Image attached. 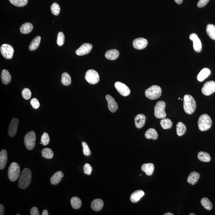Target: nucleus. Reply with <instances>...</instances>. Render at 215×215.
I'll return each instance as SVG.
<instances>
[{"label": "nucleus", "instance_id": "46", "mask_svg": "<svg viewBox=\"0 0 215 215\" xmlns=\"http://www.w3.org/2000/svg\"><path fill=\"white\" fill-rule=\"evenodd\" d=\"M209 1L210 0H199L198 4H197V6L199 8H202V7L207 5Z\"/></svg>", "mask_w": 215, "mask_h": 215}, {"label": "nucleus", "instance_id": "48", "mask_svg": "<svg viewBox=\"0 0 215 215\" xmlns=\"http://www.w3.org/2000/svg\"><path fill=\"white\" fill-rule=\"evenodd\" d=\"M4 213V207L2 204L0 205V215H3Z\"/></svg>", "mask_w": 215, "mask_h": 215}, {"label": "nucleus", "instance_id": "33", "mask_svg": "<svg viewBox=\"0 0 215 215\" xmlns=\"http://www.w3.org/2000/svg\"><path fill=\"white\" fill-rule=\"evenodd\" d=\"M72 207L75 209L80 208L82 205V202L80 198L77 197H73L71 200Z\"/></svg>", "mask_w": 215, "mask_h": 215}, {"label": "nucleus", "instance_id": "2", "mask_svg": "<svg viewBox=\"0 0 215 215\" xmlns=\"http://www.w3.org/2000/svg\"><path fill=\"white\" fill-rule=\"evenodd\" d=\"M184 109L185 113L188 114H193L195 111L197 104L192 96L185 95L184 97Z\"/></svg>", "mask_w": 215, "mask_h": 215}, {"label": "nucleus", "instance_id": "25", "mask_svg": "<svg viewBox=\"0 0 215 215\" xmlns=\"http://www.w3.org/2000/svg\"><path fill=\"white\" fill-rule=\"evenodd\" d=\"M211 72L209 69L204 68L200 71L197 76V80L199 81L202 82L210 76Z\"/></svg>", "mask_w": 215, "mask_h": 215}, {"label": "nucleus", "instance_id": "45", "mask_svg": "<svg viewBox=\"0 0 215 215\" xmlns=\"http://www.w3.org/2000/svg\"><path fill=\"white\" fill-rule=\"evenodd\" d=\"M30 103L32 107L35 109L39 108V107H40V103H39L38 100L36 98H32L31 100Z\"/></svg>", "mask_w": 215, "mask_h": 215}, {"label": "nucleus", "instance_id": "52", "mask_svg": "<svg viewBox=\"0 0 215 215\" xmlns=\"http://www.w3.org/2000/svg\"><path fill=\"white\" fill-rule=\"evenodd\" d=\"M196 214L195 213H190L189 215H195Z\"/></svg>", "mask_w": 215, "mask_h": 215}, {"label": "nucleus", "instance_id": "51", "mask_svg": "<svg viewBox=\"0 0 215 215\" xmlns=\"http://www.w3.org/2000/svg\"><path fill=\"white\" fill-rule=\"evenodd\" d=\"M164 215H173V214L171 213L170 212H167L166 213H165Z\"/></svg>", "mask_w": 215, "mask_h": 215}, {"label": "nucleus", "instance_id": "43", "mask_svg": "<svg viewBox=\"0 0 215 215\" xmlns=\"http://www.w3.org/2000/svg\"><path fill=\"white\" fill-rule=\"evenodd\" d=\"M82 146L83 148V153L84 155L86 156H89L91 155V151L89 148L87 144L85 142H82Z\"/></svg>", "mask_w": 215, "mask_h": 215}, {"label": "nucleus", "instance_id": "44", "mask_svg": "<svg viewBox=\"0 0 215 215\" xmlns=\"http://www.w3.org/2000/svg\"><path fill=\"white\" fill-rule=\"evenodd\" d=\"M84 173L85 174L90 175L92 172V168L89 163H86L83 167Z\"/></svg>", "mask_w": 215, "mask_h": 215}, {"label": "nucleus", "instance_id": "49", "mask_svg": "<svg viewBox=\"0 0 215 215\" xmlns=\"http://www.w3.org/2000/svg\"><path fill=\"white\" fill-rule=\"evenodd\" d=\"M42 215H48L49 213L48 212V210H43L42 212Z\"/></svg>", "mask_w": 215, "mask_h": 215}, {"label": "nucleus", "instance_id": "5", "mask_svg": "<svg viewBox=\"0 0 215 215\" xmlns=\"http://www.w3.org/2000/svg\"><path fill=\"white\" fill-rule=\"evenodd\" d=\"M20 173V167L16 162H13L9 167L8 175V179L12 182L17 180Z\"/></svg>", "mask_w": 215, "mask_h": 215}, {"label": "nucleus", "instance_id": "1", "mask_svg": "<svg viewBox=\"0 0 215 215\" xmlns=\"http://www.w3.org/2000/svg\"><path fill=\"white\" fill-rule=\"evenodd\" d=\"M32 179V172L30 169L25 168L22 171L18 180V186L21 189H24L30 185Z\"/></svg>", "mask_w": 215, "mask_h": 215}, {"label": "nucleus", "instance_id": "36", "mask_svg": "<svg viewBox=\"0 0 215 215\" xmlns=\"http://www.w3.org/2000/svg\"><path fill=\"white\" fill-rule=\"evenodd\" d=\"M202 205L204 208L207 210H211L212 208L213 205L211 202L207 198H203L200 201Z\"/></svg>", "mask_w": 215, "mask_h": 215}, {"label": "nucleus", "instance_id": "16", "mask_svg": "<svg viewBox=\"0 0 215 215\" xmlns=\"http://www.w3.org/2000/svg\"><path fill=\"white\" fill-rule=\"evenodd\" d=\"M106 99L108 104V107L110 111L113 113H114L117 111L118 108V106L114 98L111 96L107 95H106Z\"/></svg>", "mask_w": 215, "mask_h": 215}, {"label": "nucleus", "instance_id": "6", "mask_svg": "<svg viewBox=\"0 0 215 215\" xmlns=\"http://www.w3.org/2000/svg\"><path fill=\"white\" fill-rule=\"evenodd\" d=\"M36 135L34 131H30L26 134L24 138V143L26 148L31 150L34 148L36 144Z\"/></svg>", "mask_w": 215, "mask_h": 215}, {"label": "nucleus", "instance_id": "35", "mask_svg": "<svg viewBox=\"0 0 215 215\" xmlns=\"http://www.w3.org/2000/svg\"><path fill=\"white\" fill-rule=\"evenodd\" d=\"M160 124L163 129L170 128L173 126L172 122L168 118H163L160 121Z\"/></svg>", "mask_w": 215, "mask_h": 215}, {"label": "nucleus", "instance_id": "38", "mask_svg": "<svg viewBox=\"0 0 215 215\" xmlns=\"http://www.w3.org/2000/svg\"><path fill=\"white\" fill-rule=\"evenodd\" d=\"M13 5L17 7H23L26 6L28 3V0H9Z\"/></svg>", "mask_w": 215, "mask_h": 215}, {"label": "nucleus", "instance_id": "31", "mask_svg": "<svg viewBox=\"0 0 215 215\" xmlns=\"http://www.w3.org/2000/svg\"><path fill=\"white\" fill-rule=\"evenodd\" d=\"M176 133L178 136H181L186 132V128L185 125L182 122L178 123L176 126Z\"/></svg>", "mask_w": 215, "mask_h": 215}, {"label": "nucleus", "instance_id": "8", "mask_svg": "<svg viewBox=\"0 0 215 215\" xmlns=\"http://www.w3.org/2000/svg\"><path fill=\"white\" fill-rule=\"evenodd\" d=\"M85 78L86 80L91 85L96 84L100 80L98 73L93 70H89L85 73Z\"/></svg>", "mask_w": 215, "mask_h": 215}, {"label": "nucleus", "instance_id": "47", "mask_svg": "<svg viewBox=\"0 0 215 215\" xmlns=\"http://www.w3.org/2000/svg\"><path fill=\"white\" fill-rule=\"evenodd\" d=\"M30 214L31 215H39V212L37 207H32L30 210Z\"/></svg>", "mask_w": 215, "mask_h": 215}, {"label": "nucleus", "instance_id": "20", "mask_svg": "<svg viewBox=\"0 0 215 215\" xmlns=\"http://www.w3.org/2000/svg\"><path fill=\"white\" fill-rule=\"evenodd\" d=\"M63 176H64V174L61 171H59L56 172L51 178V183L52 185H57L61 181Z\"/></svg>", "mask_w": 215, "mask_h": 215}, {"label": "nucleus", "instance_id": "26", "mask_svg": "<svg viewBox=\"0 0 215 215\" xmlns=\"http://www.w3.org/2000/svg\"><path fill=\"white\" fill-rule=\"evenodd\" d=\"M105 55L107 59L111 60H115L119 56V52L117 50H110L106 53Z\"/></svg>", "mask_w": 215, "mask_h": 215}, {"label": "nucleus", "instance_id": "34", "mask_svg": "<svg viewBox=\"0 0 215 215\" xmlns=\"http://www.w3.org/2000/svg\"><path fill=\"white\" fill-rule=\"evenodd\" d=\"M61 82L65 86L70 85L71 82V77L67 73L65 72L62 75Z\"/></svg>", "mask_w": 215, "mask_h": 215}, {"label": "nucleus", "instance_id": "9", "mask_svg": "<svg viewBox=\"0 0 215 215\" xmlns=\"http://www.w3.org/2000/svg\"><path fill=\"white\" fill-rule=\"evenodd\" d=\"M1 52L3 56L7 59H11L13 58L14 50L11 45L8 44H3L1 47Z\"/></svg>", "mask_w": 215, "mask_h": 215}, {"label": "nucleus", "instance_id": "54", "mask_svg": "<svg viewBox=\"0 0 215 215\" xmlns=\"http://www.w3.org/2000/svg\"><path fill=\"white\" fill-rule=\"evenodd\" d=\"M20 214H17V215H20Z\"/></svg>", "mask_w": 215, "mask_h": 215}, {"label": "nucleus", "instance_id": "11", "mask_svg": "<svg viewBox=\"0 0 215 215\" xmlns=\"http://www.w3.org/2000/svg\"><path fill=\"white\" fill-rule=\"evenodd\" d=\"M114 86L119 93L123 97L128 96L130 93V89L124 83L120 82H116L115 83Z\"/></svg>", "mask_w": 215, "mask_h": 215}, {"label": "nucleus", "instance_id": "30", "mask_svg": "<svg viewBox=\"0 0 215 215\" xmlns=\"http://www.w3.org/2000/svg\"><path fill=\"white\" fill-rule=\"evenodd\" d=\"M33 29V26L32 24L26 23L24 24L20 28V31L22 33L27 34L32 32Z\"/></svg>", "mask_w": 215, "mask_h": 215}, {"label": "nucleus", "instance_id": "37", "mask_svg": "<svg viewBox=\"0 0 215 215\" xmlns=\"http://www.w3.org/2000/svg\"><path fill=\"white\" fill-rule=\"evenodd\" d=\"M42 157L46 159H51L54 157V152L51 149H44L42 151Z\"/></svg>", "mask_w": 215, "mask_h": 215}, {"label": "nucleus", "instance_id": "29", "mask_svg": "<svg viewBox=\"0 0 215 215\" xmlns=\"http://www.w3.org/2000/svg\"><path fill=\"white\" fill-rule=\"evenodd\" d=\"M198 158L200 161L204 162H209L211 159L210 154L204 151H200L198 153Z\"/></svg>", "mask_w": 215, "mask_h": 215}, {"label": "nucleus", "instance_id": "13", "mask_svg": "<svg viewBox=\"0 0 215 215\" xmlns=\"http://www.w3.org/2000/svg\"><path fill=\"white\" fill-rule=\"evenodd\" d=\"M190 39L193 42V48L197 52H200L202 48L201 41L198 36L195 33L191 34L189 36Z\"/></svg>", "mask_w": 215, "mask_h": 215}, {"label": "nucleus", "instance_id": "7", "mask_svg": "<svg viewBox=\"0 0 215 215\" xmlns=\"http://www.w3.org/2000/svg\"><path fill=\"white\" fill-rule=\"evenodd\" d=\"M165 103L163 101H159L156 103L154 107V114L157 118H164L166 117L165 111Z\"/></svg>", "mask_w": 215, "mask_h": 215}, {"label": "nucleus", "instance_id": "4", "mask_svg": "<svg viewBox=\"0 0 215 215\" xmlns=\"http://www.w3.org/2000/svg\"><path fill=\"white\" fill-rule=\"evenodd\" d=\"M162 90L160 86L154 85L145 91V96L151 100L157 99L161 96Z\"/></svg>", "mask_w": 215, "mask_h": 215}, {"label": "nucleus", "instance_id": "3", "mask_svg": "<svg viewBox=\"0 0 215 215\" xmlns=\"http://www.w3.org/2000/svg\"><path fill=\"white\" fill-rule=\"evenodd\" d=\"M199 129L201 131H206L211 128L212 120L210 116L207 114L202 115L198 120Z\"/></svg>", "mask_w": 215, "mask_h": 215}, {"label": "nucleus", "instance_id": "15", "mask_svg": "<svg viewBox=\"0 0 215 215\" xmlns=\"http://www.w3.org/2000/svg\"><path fill=\"white\" fill-rule=\"evenodd\" d=\"M148 44V42L147 39L142 38H137L134 40L133 42L134 48L139 50L145 48Z\"/></svg>", "mask_w": 215, "mask_h": 215}, {"label": "nucleus", "instance_id": "19", "mask_svg": "<svg viewBox=\"0 0 215 215\" xmlns=\"http://www.w3.org/2000/svg\"><path fill=\"white\" fill-rule=\"evenodd\" d=\"M144 194L145 193L142 190L135 191L131 194L130 200L133 203L138 202L140 199L144 196Z\"/></svg>", "mask_w": 215, "mask_h": 215}, {"label": "nucleus", "instance_id": "12", "mask_svg": "<svg viewBox=\"0 0 215 215\" xmlns=\"http://www.w3.org/2000/svg\"><path fill=\"white\" fill-rule=\"evenodd\" d=\"M18 124L19 120L17 118H15L11 120L8 129V135L11 137L15 136L17 134Z\"/></svg>", "mask_w": 215, "mask_h": 215}, {"label": "nucleus", "instance_id": "23", "mask_svg": "<svg viewBox=\"0 0 215 215\" xmlns=\"http://www.w3.org/2000/svg\"><path fill=\"white\" fill-rule=\"evenodd\" d=\"M200 174L197 172L193 171L190 174L187 178V182L191 185H194L198 182L200 178Z\"/></svg>", "mask_w": 215, "mask_h": 215}, {"label": "nucleus", "instance_id": "17", "mask_svg": "<svg viewBox=\"0 0 215 215\" xmlns=\"http://www.w3.org/2000/svg\"><path fill=\"white\" fill-rule=\"evenodd\" d=\"M146 118L143 114H139L135 116V126L138 129L143 127L145 123Z\"/></svg>", "mask_w": 215, "mask_h": 215}, {"label": "nucleus", "instance_id": "21", "mask_svg": "<svg viewBox=\"0 0 215 215\" xmlns=\"http://www.w3.org/2000/svg\"><path fill=\"white\" fill-rule=\"evenodd\" d=\"M8 160V156L6 150H1L0 153V169L2 170L5 168Z\"/></svg>", "mask_w": 215, "mask_h": 215}, {"label": "nucleus", "instance_id": "42", "mask_svg": "<svg viewBox=\"0 0 215 215\" xmlns=\"http://www.w3.org/2000/svg\"><path fill=\"white\" fill-rule=\"evenodd\" d=\"M41 141L43 145H48L50 141V138L48 134L45 132L43 134L41 137Z\"/></svg>", "mask_w": 215, "mask_h": 215}, {"label": "nucleus", "instance_id": "14", "mask_svg": "<svg viewBox=\"0 0 215 215\" xmlns=\"http://www.w3.org/2000/svg\"><path fill=\"white\" fill-rule=\"evenodd\" d=\"M92 48V45L89 43L84 44L76 51V55L82 56L89 54L91 52Z\"/></svg>", "mask_w": 215, "mask_h": 215}, {"label": "nucleus", "instance_id": "10", "mask_svg": "<svg viewBox=\"0 0 215 215\" xmlns=\"http://www.w3.org/2000/svg\"><path fill=\"white\" fill-rule=\"evenodd\" d=\"M202 92L206 96H209L215 92V82L209 81L206 82L202 89Z\"/></svg>", "mask_w": 215, "mask_h": 215}, {"label": "nucleus", "instance_id": "32", "mask_svg": "<svg viewBox=\"0 0 215 215\" xmlns=\"http://www.w3.org/2000/svg\"><path fill=\"white\" fill-rule=\"evenodd\" d=\"M206 31L210 38L213 40H215V26L213 24L207 25Z\"/></svg>", "mask_w": 215, "mask_h": 215}, {"label": "nucleus", "instance_id": "28", "mask_svg": "<svg viewBox=\"0 0 215 215\" xmlns=\"http://www.w3.org/2000/svg\"><path fill=\"white\" fill-rule=\"evenodd\" d=\"M41 41V37L36 36L32 40L29 45V50L30 51H34L36 50L39 46Z\"/></svg>", "mask_w": 215, "mask_h": 215}, {"label": "nucleus", "instance_id": "22", "mask_svg": "<svg viewBox=\"0 0 215 215\" xmlns=\"http://www.w3.org/2000/svg\"><path fill=\"white\" fill-rule=\"evenodd\" d=\"M141 169L147 175L151 176L154 173V165L152 163H146L142 165Z\"/></svg>", "mask_w": 215, "mask_h": 215}, {"label": "nucleus", "instance_id": "40", "mask_svg": "<svg viewBox=\"0 0 215 215\" xmlns=\"http://www.w3.org/2000/svg\"><path fill=\"white\" fill-rule=\"evenodd\" d=\"M57 42L60 46H62L65 42V36L62 32H60L57 36Z\"/></svg>", "mask_w": 215, "mask_h": 215}, {"label": "nucleus", "instance_id": "53", "mask_svg": "<svg viewBox=\"0 0 215 215\" xmlns=\"http://www.w3.org/2000/svg\"><path fill=\"white\" fill-rule=\"evenodd\" d=\"M181 99L180 98H179V99Z\"/></svg>", "mask_w": 215, "mask_h": 215}, {"label": "nucleus", "instance_id": "24", "mask_svg": "<svg viewBox=\"0 0 215 215\" xmlns=\"http://www.w3.org/2000/svg\"><path fill=\"white\" fill-rule=\"evenodd\" d=\"M1 80L4 85H7L11 82L12 79L11 75L7 70H3L1 72Z\"/></svg>", "mask_w": 215, "mask_h": 215}, {"label": "nucleus", "instance_id": "50", "mask_svg": "<svg viewBox=\"0 0 215 215\" xmlns=\"http://www.w3.org/2000/svg\"><path fill=\"white\" fill-rule=\"evenodd\" d=\"M175 2L176 3L180 4L182 3L183 0H175Z\"/></svg>", "mask_w": 215, "mask_h": 215}, {"label": "nucleus", "instance_id": "27", "mask_svg": "<svg viewBox=\"0 0 215 215\" xmlns=\"http://www.w3.org/2000/svg\"><path fill=\"white\" fill-rule=\"evenodd\" d=\"M145 136L147 139L156 140L158 138V134L155 129L149 128L146 132Z\"/></svg>", "mask_w": 215, "mask_h": 215}, {"label": "nucleus", "instance_id": "39", "mask_svg": "<svg viewBox=\"0 0 215 215\" xmlns=\"http://www.w3.org/2000/svg\"><path fill=\"white\" fill-rule=\"evenodd\" d=\"M51 13L54 15H58L60 12V7L58 4L57 3H54L51 7Z\"/></svg>", "mask_w": 215, "mask_h": 215}, {"label": "nucleus", "instance_id": "18", "mask_svg": "<svg viewBox=\"0 0 215 215\" xmlns=\"http://www.w3.org/2000/svg\"><path fill=\"white\" fill-rule=\"evenodd\" d=\"M104 206L103 201L101 199H96L93 200L91 204V207L92 210L96 212L101 210Z\"/></svg>", "mask_w": 215, "mask_h": 215}, {"label": "nucleus", "instance_id": "41", "mask_svg": "<svg viewBox=\"0 0 215 215\" xmlns=\"http://www.w3.org/2000/svg\"><path fill=\"white\" fill-rule=\"evenodd\" d=\"M22 96L24 99L29 100L31 97V92L30 89L28 88H25L22 91Z\"/></svg>", "mask_w": 215, "mask_h": 215}]
</instances>
